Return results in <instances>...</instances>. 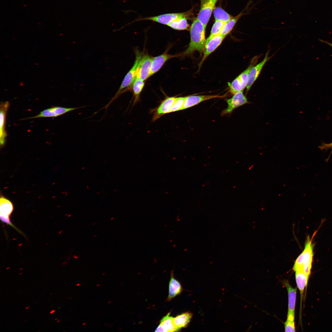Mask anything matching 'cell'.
Masks as SVG:
<instances>
[{
    "mask_svg": "<svg viewBox=\"0 0 332 332\" xmlns=\"http://www.w3.org/2000/svg\"><path fill=\"white\" fill-rule=\"evenodd\" d=\"M205 28L197 18L193 21L190 28V42L186 49L180 55L186 56L196 51L201 53L204 50L206 42Z\"/></svg>",
    "mask_w": 332,
    "mask_h": 332,
    "instance_id": "1",
    "label": "cell"
},
{
    "mask_svg": "<svg viewBox=\"0 0 332 332\" xmlns=\"http://www.w3.org/2000/svg\"><path fill=\"white\" fill-rule=\"evenodd\" d=\"M142 53L137 50L136 51V60L133 66L127 73L124 78L119 89L110 101L105 106L107 108L121 94L132 89V84L136 78L137 67L142 56Z\"/></svg>",
    "mask_w": 332,
    "mask_h": 332,
    "instance_id": "2",
    "label": "cell"
},
{
    "mask_svg": "<svg viewBox=\"0 0 332 332\" xmlns=\"http://www.w3.org/2000/svg\"><path fill=\"white\" fill-rule=\"evenodd\" d=\"M191 12L190 10L183 13L165 14L154 16L139 18L134 21L149 20L168 26L170 22L174 20L183 18H186L187 19L188 18Z\"/></svg>",
    "mask_w": 332,
    "mask_h": 332,
    "instance_id": "3",
    "label": "cell"
},
{
    "mask_svg": "<svg viewBox=\"0 0 332 332\" xmlns=\"http://www.w3.org/2000/svg\"><path fill=\"white\" fill-rule=\"evenodd\" d=\"M313 238L310 239L309 236H308L304 250L298 256L302 261L303 270L308 276L310 274L313 257Z\"/></svg>",
    "mask_w": 332,
    "mask_h": 332,
    "instance_id": "4",
    "label": "cell"
},
{
    "mask_svg": "<svg viewBox=\"0 0 332 332\" xmlns=\"http://www.w3.org/2000/svg\"><path fill=\"white\" fill-rule=\"evenodd\" d=\"M218 0H200V8L197 18L206 27Z\"/></svg>",
    "mask_w": 332,
    "mask_h": 332,
    "instance_id": "5",
    "label": "cell"
},
{
    "mask_svg": "<svg viewBox=\"0 0 332 332\" xmlns=\"http://www.w3.org/2000/svg\"><path fill=\"white\" fill-rule=\"evenodd\" d=\"M152 57L148 54L142 56L138 65L136 78L144 81L151 76Z\"/></svg>",
    "mask_w": 332,
    "mask_h": 332,
    "instance_id": "6",
    "label": "cell"
},
{
    "mask_svg": "<svg viewBox=\"0 0 332 332\" xmlns=\"http://www.w3.org/2000/svg\"><path fill=\"white\" fill-rule=\"evenodd\" d=\"M176 98L175 96L167 97L157 108L152 109L151 111L153 114V121H155L164 114L171 113Z\"/></svg>",
    "mask_w": 332,
    "mask_h": 332,
    "instance_id": "7",
    "label": "cell"
},
{
    "mask_svg": "<svg viewBox=\"0 0 332 332\" xmlns=\"http://www.w3.org/2000/svg\"><path fill=\"white\" fill-rule=\"evenodd\" d=\"M226 101L227 107L222 111V115L231 113L235 109L248 103L242 91L234 94L231 98L227 99Z\"/></svg>",
    "mask_w": 332,
    "mask_h": 332,
    "instance_id": "8",
    "label": "cell"
},
{
    "mask_svg": "<svg viewBox=\"0 0 332 332\" xmlns=\"http://www.w3.org/2000/svg\"><path fill=\"white\" fill-rule=\"evenodd\" d=\"M85 107V106H83L77 108H65L61 107H54L44 110L42 111L38 115L34 117H30L29 118L57 117L67 112Z\"/></svg>",
    "mask_w": 332,
    "mask_h": 332,
    "instance_id": "9",
    "label": "cell"
},
{
    "mask_svg": "<svg viewBox=\"0 0 332 332\" xmlns=\"http://www.w3.org/2000/svg\"><path fill=\"white\" fill-rule=\"evenodd\" d=\"M225 37L220 34L213 37L208 41L206 42L204 55L201 61L199 63V67H200L204 61L208 56L221 44Z\"/></svg>",
    "mask_w": 332,
    "mask_h": 332,
    "instance_id": "10",
    "label": "cell"
},
{
    "mask_svg": "<svg viewBox=\"0 0 332 332\" xmlns=\"http://www.w3.org/2000/svg\"><path fill=\"white\" fill-rule=\"evenodd\" d=\"M223 96L217 95H192L185 97L182 110L195 106L205 101L216 98H222Z\"/></svg>",
    "mask_w": 332,
    "mask_h": 332,
    "instance_id": "11",
    "label": "cell"
},
{
    "mask_svg": "<svg viewBox=\"0 0 332 332\" xmlns=\"http://www.w3.org/2000/svg\"><path fill=\"white\" fill-rule=\"evenodd\" d=\"M270 58L268 56V52H267L263 60L252 68L248 75V80L246 86L247 91L250 89L252 84L258 77L263 66Z\"/></svg>",
    "mask_w": 332,
    "mask_h": 332,
    "instance_id": "12",
    "label": "cell"
},
{
    "mask_svg": "<svg viewBox=\"0 0 332 332\" xmlns=\"http://www.w3.org/2000/svg\"><path fill=\"white\" fill-rule=\"evenodd\" d=\"M167 52V51H166L161 55L152 57L151 76L158 71L168 60L171 58L177 57L179 55L169 54Z\"/></svg>",
    "mask_w": 332,
    "mask_h": 332,
    "instance_id": "13",
    "label": "cell"
},
{
    "mask_svg": "<svg viewBox=\"0 0 332 332\" xmlns=\"http://www.w3.org/2000/svg\"><path fill=\"white\" fill-rule=\"evenodd\" d=\"M9 103L6 101L1 103L0 110V144L1 146L4 145L7 136L5 130L6 114L9 107Z\"/></svg>",
    "mask_w": 332,
    "mask_h": 332,
    "instance_id": "14",
    "label": "cell"
},
{
    "mask_svg": "<svg viewBox=\"0 0 332 332\" xmlns=\"http://www.w3.org/2000/svg\"><path fill=\"white\" fill-rule=\"evenodd\" d=\"M168 313L160 321V323L155 332H174L178 331L174 322L173 318Z\"/></svg>",
    "mask_w": 332,
    "mask_h": 332,
    "instance_id": "15",
    "label": "cell"
},
{
    "mask_svg": "<svg viewBox=\"0 0 332 332\" xmlns=\"http://www.w3.org/2000/svg\"><path fill=\"white\" fill-rule=\"evenodd\" d=\"M283 285L286 287L288 294V310L287 314H295L296 288H293L290 285L288 280L283 281Z\"/></svg>",
    "mask_w": 332,
    "mask_h": 332,
    "instance_id": "16",
    "label": "cell"
},
{
    "mask_svg": "<svg viewBox=\"0 0 332 332\" xmlns=\"http://www.w3.org/2000/svg\"><path fill=\"white\" fill-rule=\"evenodd\" d=\"M182 290V288L180 282L175 279L173 276V273L171 274V278L169 284L168 295L167 301H170L172 298L179 294Z\"/></svg>",
    "mask_w": 332,
    "mask_h": 332,
    "instance_id": "17",
    "label": "cell"
},
{
    "mask_svg": "<svg viewBox=\"0 0 332 332\" xmlns=\"http://www.w3.org/2000/svg\"><path fill=\"white\" fill-rule=\"evenodd\" d=\"M295 276L297 286L302 297L305 288L307 285L309 276L302 269L295 271Z\"/></svg>",
    "mask_w": 332,
    "mask_h": 332,
    "instance_id": "18",
    "label": "cell"
},
{
    "mask_svg": "<svg viewBox=\"0 0 332 332\" xmlns=\"http://www.w3.org/2000/svg\"><path fill=\"white\" fill-rule=\"evenodd\" d=\"M13 209L12 202L6 198L1 197L0 199V216L10 218Z\"/></svg>",
    "mask_w": 332,
    "mask_h": 332,
    "instance_id": "19",
    "label": "cell"
},
{
    "mask_svg": "<svg viewBox=\"0 0 332 332\" xmlns=\"http://www.w3.org/2000/svg\"><path fill=\"white\" fill-rule=\"evenodd\" d=\"M192 316L191 313L187 312L173 318L174 323L178 330L187 326L190 322Z\"/></svg>",
    "mask_w": 332,
    "mask_h": 332,
    "instance_id": "20",
    "label": "cell"
},
{
    "mask_svg": "<svg viewBox=\"0 0 332 332\" xmlns=\"http://www.w3.org/2000/svg\"><path fill=\"white\" fill-rule=\"evenodd\" d=\"M144 81L136 78L132 85L133 95L132 99H133V104L135 105L140 100V96L145 84Z\"/></svg>",
    "mask_w": 332,
    "mask_h": 332,
    "instance_id": "21",
    "label": "cell"
},
{
    "mask_svg": "<svg viewBox=\"0 0 332 332\" xmlns=\"http://www.w3.org/2000/svg\"><path fill=\"white\" fill-rule=\"evenodd\" d=\"M213 12L215 20H220L227 22L233 18L220 7L215 8Z\"/></svg>",
    "mask_w": 332,
    "mask_h": 332,
    "instance_id": "22",
    "label": "cell"
},
{
    "mask_svg": "<svg viewBox=\"0 0 332 332\" xmlns=\"http://www.w3.org/2000/svg\"><path fill=\"white\" fill-rule=\"evenodd\" d=\"M243 14L241 13L227 22L222 29L220 34L225 37L231 30L238 20Z\"/></svg>",
    "mask_w": 332,
    "mask_h": 332,
    "instance_id": "23",
    "label": "cell"
},
{
    "mask_svg": "<svg viewBox=\"0 0 332 332\" xmlns=\"http://www.w3.org/2000/svg\"><path fill=\"white\" fill-rule=\"evenodd\" d=\"M168 26L174 30H188L189 27L187 19L186 18L174 20L170 22Z\"/></svg>",
    "mask_w": 332,
    "mask_h": 332,
    "instance_id": "24",
    "label": "cell"
},
{
    "mask_svg": "<svg viewBox=\"0 0 332 332\" xmlns=\"http://www.w3.org/2000/svg\"><path fill=\"white\" fill-rule=\"evenodd\" d=\"M226 22L220 20H215L211 28L210 36L206 40L208 42L213 37L220 34L221 30Z\"/></svg>",
    "mask_w": 332,
    "mask_h": 332,
    "instance_id": "25",
    "label": "cell"
},
{
    "mask_svg": "<svg viewBox=\"0 0 332 332\" xmlns=\"http://www.w3.org/2000/svg\"><path fill=\"white\" fill-rule=\"evenodd\" d=\"M185 99V97H176L175 102L171 109V113L182 110Z\"/></svg>",
    "mask_w": 332,
    "mask_h": 332,
    "instance_id": "26",
    "label": "cell"
},
{
    "mask_svg": "<svg viewBox=\"0 0 332 332\" xmlns=\"http://www.w3.org/2000/svg\"><path fill=\"white\" fill-rule=\"evenodd\" d=\"M294 320L287 319L284 323L285 332H295V326Z\"/></svg>",
    "mask_w": 332,
    "mask_h": 332,
    "instance_id": "27",
    "label": "cell"
},
{
    "mask_svg": "<svg viewBox=\"0 0 332 332\" xmlns=\"http://www.w3.org/2000/svg\"><path fill=\"white\" fill-rule=\"evenodd\" d=\"M318 148L321 150H327L329 149H331V152L328 157L325 160L326 162H327L330 159V158L332 153V142L329 143H322L319 146Z\"/></svg>",
    "mask_w": 332,
    "mask_h": 332,
    "instance_id": "28",
    "label": "cell"
},
{
    "mask_svg": "<svg viewBox=\"0 0 332 332\" xmlns=\"http://www.w3.org/2000/svg\"><path fill=\"white\" fill-rule=\"evenodd\" d=\"M320 40V41L321 42H323L327 44L328 45L330 46L331 47H332V43H329V42H327L326 41H323V40Z\"/></svg>",
    "mask_w": 332,
    "mask_h": 332,
    "instance_id": "29",
    "label": "cell"
},
{
    "mask_svg": "<svg viewBox=\"0 0 332 332\" xmlns=\"http://www.w3.org/2000/svg\"><path fill=\"white\" fill-rule=\"evenodd\" d=\"M73 257L75 259H78L79 258V256H78V255H73Z\"/></svg>",
    "mask_w": 332,
    "mask_h": 332,
    "instance_id": "30",
    "label": "cell"
},
{
    "mask_svg": "<svg viewBox=\"0 0 332 332\" xmlns=\"http://www.w3.org/2000/svg\"><path fill=\"white\" fill-rule=\"evenodd\" d=\"M55 311H56V310H51V311L50 312V314H53V313H54V312H55Z\"/></svg>",
    "mask_w": 332,
    "mask_h": 332,
    "instance_id": "31",
    "label": "cell"
},
{
    "mask_svg": "<svg viewBox=\"0 0 332 332\" xmlns=\"http://www.w3.org/2000/svg\"><path fill=\"white\" fill-rule=\"evenodd\" d=\"M80 285H81V283H77V284L76 286H80Z\"/></svg>",
    "mask_w": 332,
    "mask_h": 332,
    "instance_id": "32",
    "label": "cell"
},
{
    "mask_svg": "<svg viewBox=\"0 0 332 332\" xmlns=\"http://www.w3.org/2000/svg\"><path fill=\"white\" fill-rule=\"evenodd\" d=\"M114 219H115V218H114V217H111V218H110V219H111V220H114Z\"/></svg>",
    "mask_w": 332,
    "mask_h": 332,
    "instance_id": "33",
    "label": "cell"
},
{
    "mask_svg": "<svg viewBox=\"0 0 332 332\" xmlns=\"http://www.w3.org/2000/svg\"><path fill=\"white\" fill-rule=\"evenodd\" d=\"M100 286V284H97L96 285V286L97 287H98Z\"/></svg>",
    "mask_w": 332,
    "mask_h": 332,
    "instance_id": "34",
    "label": "cell"
},
{
    "mask_svg": "<svg viewBox=\"0 0 332 332\" xmlns=\"http://www.w3.org/2000/svg\"><path fill=\"white\" fill-rule=\"evenodd\" d=\"M30 306H27L26 308V309L27 310L30 308Z\"/></svg>",
    "mask_w": 332,
    "mask_h": 332,
    "instance_id": "35",
    "label": "cell"
},
{
    "mask_svg": "<svg viewBox=\"0 0 332 332\" xmlns=\"http://www.w3.org/2000/svg\"><path fill=\"white\" fill-rule=\"evenodd\" d=\"M86 322H84V323H83L82 325H86Z\"/></svg>",
    "mask_w": 332,
    "mask_h": 332,
    "instance_id": "36",
    "label": "cell"
},
{
    "mask_svg": "<svg viewBox=\"0 0 332 332\" xmlns=\"http://www.w3.org/2000/svg\"><path fill=\"white\" fill-rule=\"evenodd\" d=\"M58 318H55V319H54V320H55V321H56V320H58Z\"/></svg>",
    "mask_w": 332,
    "mask_h": 332,
    "instance_id": "37",
    "label": "cell"
},
{
    "mask_svg": "<svg viewBox=\"0 0 332 332\" xmlns=\"http://www.w3.org/2000/svg\"><path fill=\"white\" fill-rule=\"evenodd\" d=\"M61 321V320H58V321H57V322H60Z\"/></svg>",
    "mask_w": 332,
    "mask_h": 332,
    "instance_id": "38",
    "label": "cell"
},
{
    "mask_svg": "<svg viewBox=\"0 0 332 332\" xmlns=\"http://www.w3.org/2000/svg\"><path fill=\"white\" fill-rule=\"evenodd\" d=\"M22 274H23V273H19V275H22Z\"/></svg>",
    "mask_w": 332,
    "mask_h": 332,
    "instance_id": "39",
    "label": "cell"
},
{
    "mask_svg": "<svg viewBox=\"0 0 332 332\" xmlns=\"http://www.w3.org/2000/svg\"><path fill=\"white\" fill-rule=\"evenodd\" d=\"M105 275V273H103V274H102V275Z\"/></svg>",
    "mask_w": 332,
    "mask_h": 332,
    "instance_id": "40",
    "label": "cell"
},
{
    "mask_svg": "<svg viewBox=\"0 0 332 332\" xmlns=\"http://www.w3.org/2000/svg\"><path fill=\"white\" fill-rule=\"evenodd\" d=\"M111 302V301H109V302H108V303H110Z\"/></svg>",
    "mask_w": 332,
    "mask_h": 332,
    "instance_id": "41",
    "label": "cell"
},
{
    "mask_svg": "<svg viewBox=\"0 0 332 332\" xmlns=\"http://www.w3.org/2000/svg\"><path fill=\"white\" fill-rule=\"evenodd\" d=\"M53 293V292H51V293H50L49 294V295H51V294H52Z\"/></svg>",
    "mask_w": 332,
    "mask_h": 332,
    "instance_id": "42",
    "label": "cell"
},
{
    "mask_svg": "<svg viewBox=\"0 0 332 332\" xmlns=\"http://www.w3.org/2000/svg\"><path fill=\"white\" fill-rule=\"evenodd\" d=\"M95 223H93V224H93V225H95Z\"/></svg>",
    "mask_w": 332,
    "mask_h": 332,
    "instance_id": "43",
    "label": "cell"
},
{
    "mask_svg": "<svg viewBox=\"0 0 332 332\" xmlns=\"http://www.w3.org/2000/svg\"><path fill=\"white\" fill-rule=\"evenodd\" d=\"M108 325V324H105V326H108V325Z\"/></svg>",
    "mask_w": 332,
    "mask_h": 332,
    "instance_id": "44",
    "label": "cell"
},
{
    "mask_svg": "<svg viewBox=\"0 0 332 332\" xmlns=\"http://www.w3.org/2000/svg\"><path fill=\"white\" fill-rule=\"evenodd\" d=\"M25 322H27V320L26 319H25Z\"/></svg>",
    "mask_w": 332,
    "mask_h": 332,
    "instance_id": "45",
    "label": "cell"
},
{
    "mask_svg": "<svg viewBox=\"0 0 332 332\" xmlns=\"http://www.w3.org/2000/svg\"><path fill=\"white\" fill-rule=\"evenodd\" d=\"M72 298V297H70V298H69V299H71Z\"/></svg>",
    "mask_w": 332,
    "mask_h": 332,
    "instance_id": "46",
    "label": "cell"
},
{
    "mask_svg": "<svg viewBox=\"0 0 332 332\" xmlns=\"http://www.w3.org/2000/svg\"><path fill=\"white\" fill-rule=\"evenodd\" d=\"M66 331H63V332H66Z\"/></svg>",
    "mask_w": 332,
    "mask_h": 332,
    "instance_id": "47",
    "label": "cell"
}]
</instances>
